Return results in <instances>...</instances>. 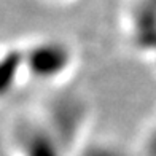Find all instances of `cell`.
I'll return each instance as SVG.
<instances>
[{"label": "cell", "mask_w": 156, "mask_h": 156, "mask_svg": "<svg viewBox=\"0 0 156 156\" xmlns=\"http://www.w3.org/2000/svg\"><path fill=\"white\" fill-rule=\"evenodd\" d=\"M23 51L26 76L38 83L58 81L73 66L72 48L56 38L37 40Z\"/></svg>", "instance_id": "1"}, {"label": "cell", "mask_w": 156, "mask_h": 156, "mask_svg": "<svg viewBox=\"0 0 156 156\" xmlns=\"http://www.w3.org/2000/svg\"><path fill=\"white\" fill-rule=\"evenodd\" d=\"M67 147L45 119L26 121L15 134L18 156H67Z\"/></svg>", "instance_id": "2"}, {"label": "cell", "mask_w": 156, "mask_h": 156, "mask_svg": "<svg viewBox=\"0 0 156 156\" xmlns=\"http://www.w3.org/2000/svg\"><path fill=\"white\" fill-rule=\"evenodd\" d=\"M26 76L23 48H6L0 51V99L10 96Z\"/></svg>", "instance_id": "3"}, {"label": "cell", "mask_w": 156, "mask_h": 156, "mask_svg": "<svg viewBox=\"0 0 156 156\" xmlns=\"http://www.w3.org/2000/svg\"><path fill=\"white\" fill-rule=\"evenodd\" d=\"M80 156H127L123 148L113 144H89Z\"/></svg>", "instance_id": "4"}]
</instances>
